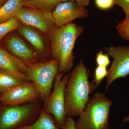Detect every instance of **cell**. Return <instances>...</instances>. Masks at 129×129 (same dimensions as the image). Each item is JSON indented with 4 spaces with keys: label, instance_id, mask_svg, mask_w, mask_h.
I'll list each match as a JSON object with an SVG mask.
<instances>
[{
    "label": "cell",
    "instance_id": "30bf717a",
    "mask_svg": "<svg viewBox=\"0 0 129 129\" xmlns=\"http://www.w3.org/2000/svg\"><path fill=\"white\" fill-rule=\"evenodd\" d=\"M17 30L32 45L39 56L40 62H45L52 59L50 44L46 35L36 28L24 24Z\"/></svg>",
    "mask_w": 129,
    "mask_h": 129
},
{
    "label": "cell",
    "instance_id": "484cf974",
    "mask_svg": "<svg viewBox=\"0 0 129 129\" xmlns=\"http://www.w3.org/2000/svg\"><path fill=\"white\" fill-rule=\"evenodd\" d=\"M123 121L124 122H129V115L127 117L124 118L123 119Z\"/></svg>",
    "mask_w": 129,
    "mask_h": 129
},
{
    "label": "cell",
    "instance_id": "277c9868",
    "mask_svg": "<svg viewBox=\"0 0 129 129\" xmlns=\"http://www.w3.org/2000/svg\"><path fill=\"white\" fill-rule=\"evenodd\" d=\"M42 104L39 99L19 106L0 102V129H16L32 124L39 118Z\"/></svg>",
    "mask_w": 129,
    "mask_h": 129
},
{
    "label": "cell",
    "instance_id": "8fae6325",
    "mask_svg": "<svg viewBox=\"0 0 129 129\" xmlns=\"http://www.w3.org/2000/svg\"><path fill=\"white\" fill-rule=\"evenodd\" d=\"M39 99L34 84L32 81H27L14 86L1 95L0 102L7 105L19 106Z\"/></svg>",
    "mask_w": 129,
    "mask_h": 129
},
{
    "label": "cell",
    "instance_id": "6da1fadb",
    "mask_svg": "<svg viewBox=\"0 0 129 129\" xmlns=\"http://www.w3.org/2000/svg\"><path fill=\"white\" fill-rule=\"evenodd\" d=\"M90 71L80 60L68 74L65 90V109L68 115H79L89 100V95L98 86L89 81Z\"/></svg>",
    "mask_w": 129,
    "mask_h": 129
},
{
    "label": "cell",
    "instance_id": "7a4b0ae2",
    "mask_svg": "<svg viewBox=\"0 0 129 129\" xmlns=\"http://www.w3.org/2000/svg\"><path fill=\"white\" fill-rule=\"evenodd\" d=\"M84 31L82 26L72 22L59 27L55 25L47 35L51 57L58 61L59 73H66L72 70L75 42Z\"/></svg>",
    "mask_w": 129,
    "mask_h": 129
},
{
    "label": "cell",
    "instance_id": "7c38bea8",
    "mask_svg": "<svg viewBox=\"0 0 129 129\" xmlns=\"http://www.w3.org/2000/svg\"><path fill=\"white\" fill-rule=\"evenodd\" d=\"M56 27H61L73 22L77 18H86L89 16L86 8H82L72 1L60 3L52 13Z\"/></svg>",
    "mask_w": 129,
    "mask_h": 129
},
{
    "label": "cell",
    "instance_id": "7402d4cb",
    "mask_svg": "<svg viewBox=\"0 0 129 129\" xmlns=\"http://www.w3.org/2000/svg\"><path fill=\"white\" fill-rule=\"evenodd\" d=\"M95 4L98 8L103 10L111 9L114 6L113 0H95Z\"/></svg>",
    "mask_w": 129,
    "mask_h": 129
},
{
    "label": "cell",
    "instance_id": "2e32d148",
    "mask_svg": "<svg viewBox=\"0 0 129 129\" xmlns=\"http://www.w3.org/2000/svg\"><path fill=\"white\" fill-rule=\"evenodd\" d=\"M61 0H23V6L52 13Z\"/></svg>",
    "mask_w": 129,
    "mask_h": 129
},
{
    "label": "cell",
    "instance_id": "9a60e30c",
    "mask_svg": "<svg viewBox=\"0 0 129 129\" xmlns=\"http://www.w3.org/2000/svg\"><path fill=\"white\" fill-rule=\"evenodd\" d=\"M16 129H62L57 125L52 114H48L42 109L37 120L32 124Z\"/></svg>",
    "mask_w": 129,
    "mask_h": 129
},
{
    "label": "cell",
    "instance_id": "4316f807",
    "mask_svg": "<svg viewBox=\"0 0 129 129\" xmlns=\"http://www.w3.org/2000/svg\"><path fill=\"white\" fill-rule=\"evenodd\" d=\"M6 0H0V7H1L3 5H4V3Z\"/></svg>",
    "mask_w": 129,
    "mask_h": 129
},
{
    "label": "cell",
    "instance_id": "44dd1931",
    "mask_svg": "<svg viewBox=\"0 0 129 129\" xmlns=\"http://www.w3.org/2000/svg\"><path fill=\"white\" fill-rule=\"evenodd\" d=\"M108 55V53H103L102 51L96 53V62L97 66L107 68L111 63Z\"/></svg>",
    "mask_w": 129,
    "mask_h": 129
},
{
    "label": "cell",
    "instance_id": "ffe728a7",
    "mask_svg": "<svg viewBox=\"0 0 129 129\" xmlns=\"http://www.w3.org/2000/svg\"><path fill=\"white\" fill-rule=\"evenodd\" d=\"M108 75V70L107 67L97 66L95 69L94 79L92 82L97 86L101 83L103 79L107 77Z\"/></svg>",
    "mask_w": 129,
    "mask_h": 129
},
{
    "label": "cell",
    "instance_id": "cb8c5ba5",
    "mask_svg": "<svg viewBox=\"0 0 129 129\" xmlns=\"http://www.w3.org/2000/svg\"><path fill=\"white\" fill-rule=\"evenodd\" d=\"M62 129H76L75 122L73 118L70 115H68L66 124Z\"/></svg>",
    "mask_w": 129,
    "mask_h": 129
},
{
    "label": "cell",
    "instance_id": "603a6c76",
    "mask_svg": "<svg viewBox=\"0 0 129 129\" xmlns=\"http://www.w3.org/2000/svg\"><path fill=\"white\" fill-rule=\"evenodd\" d=\"M114 5L120 6L123 9L125 15V17L129 16V0H113Z\"/></svg>",
    "mask_w": 129,
    "mask_h": 129
},
{
    "label": "cell",
    "instance_id": "ba28073f",
    "mask_svg": "<svg viewBox=\"0 0 129 129\" xmlns=\"http://www.w3.org/2000/svg\"><path fill=\"white\" fill-rule=\"evenodd\" d=\"M1 42L2 45L1 46L23 62L27 67L40 62L34 49L16 33L7 35Z\"/></svg>",
    "mask_w": 129,
    "mask_h": 129
},
{
    "label": "cell",
    "instance_id": "5bb4252c",
    "mask_svg": "<svg viewBox=\"0 0 129 129\" xmlns=\"http://www.w3.org/2000/svg\"><path fill=\"white\" fill-rule=\"evenodd\" d=\"M23 0H8L0 7V23L16 17L23 6Z\"/></svg>",
    "mask_w": 129,
    "mask_h": 129
},
{
    "label": "cell",
    "instance_id": "d6986e66",
    "mask_svg": "<svg viewBox=\"0 0 129 129\" xmlns=\"http://www.w3.org/2000/svg\"><path fill=\"white\" fill-rule=\"evenodd\" d=\"M115 28L123 39L129 41V16L118 24Z\"/></svg>",
    "mask_w": 129,
    "mask_h": 129
},
{
    "label": "cell",
    "instance_id": "5b68a950",
    "mask_svg": "<svg viewBox=\"0 0 129 129\" xmlns=\"http://www.w3.org/2000/svg\"><path fill=\"white\" fill-rule=\"evenodd\" d=\"M59 62L55 59L27 66V80L34 84L39 99L44 101L50 95L58 72Z\"/></svg>",
    "mask_w": 129,
    "mask_h": 129
},
{
    "label": "cell",
    "instance_id": "9c48e42d",
    "mask_svg": "<svg viewBox=\"0 0 129 129\" xmlns=\"http://www.w3.org/2000/svg\"><path fill=\"white\" fill-rule=\"evenodd\" d=\"M24 25L39 29L47 35L55 26L52 13L23 6L16 16Z\"/></svg>",
    "mask_w": 129,
    "mask_h": 129
},
{
    "label": "cell",
    "instance_id": "8992f818",
    "mask_svg": "<svg viewBox=\"0 0 129 129\" xmlns=\"http://www.w3.org/2000/svg\"><path fill=\"white\" fill-rule=\"evenodd\" d=\"M68 76V74L58 73L50 95L42 101V110L53 115L56 124L62 129L66 124L68 116L65 109L64 94Z\"/></svg>",
    "mask_w": 129,
    "mask_h": 129
},
{
    "label": "cell",
    "instance_id": "e0dca14e",
    "mask_svg": "<svg viewBox=\"0 0 129 129\" xmlns=\"http://www.w3.org/2000/svg\"><path fill=\"white\" fill-rule=\"evenodd\" d=\"M0 69V96L11 88L26 82Z\"/></svg>",
    "mask_w": 129,
    "mask_h": 129
},
{
    "label": "cell",
    "instance_id": "4fadbf2b",
    "mask_svg": "<svg viewBox=\"0 0 129 129\" xmlns=\"http://www.w3.org/2000/svg\"><path fill=\"white\" fill-rule=\"evenodd\" d=\"M0 69L16 78L28 81L26 75L27 65L1 46Z\"/></svg>",
    "mask_w": 129,
    "mask_h": 129
},
{
    "label": "cell",
    "instance_id": "ac0fdd59",
    "mask_svg": "<svg viewBox=\"0 0 129 129\" xmlns=\"http://www.w3.org/2000/svg\"><path fill=\"white\" fill-rule=\"evenodd\" d=\"M22 24V22L16 17L0 23V42L9 33L17 30Z\"/></svg>",
    "mask_w": 129,
    "mask_h": 129
},
{
    "label": "cell",
    "instance_id": "3957f363",
    "mask_svg": "<svg viewBox=\"0 0 129 129\" xmlns=\"http://www.w3.org/2000/svg\"><path fill=\"white\" fill-rule=\"evenodd\" d=\"M111 99L101 92L89 99L75 122L76 129H109Z\"/></svg>",
    "mask_w": 129,
    "mask_h": 129
},
{
    "label": "cell",
    "instance_id": "d4e9b609",
    "mask_svg": "<svg viewBox=\"0 0 129 129\" xmlns=\"http://www.w3.org/2000/svg\"><path fill=\"white\" fill-rule=\"evenodd\" d=\"M61 2L68 1L75 2L77 3V4L81 8H86V7L89 5L90 1V0H61Z\"/></svg>",
    "mask_w": 129,
    "mask_h": 129
},
{
    "label": "cell",
    "instance_id": "52a82bcc",
    "mask_svg": "<svg viewBox=\"0 0 129 129\" xmlns=\"http://www.w3.org/2000/svg\"><path fill=\"white\" fill-rule=\"evenodd\" d=\"M109 55L113 58V61L108 70L106 91L116 79L124 78L129 75V46H127L104 47Z\"/></svg>",
    "mask_w": 129,
    "mask_h": 129
}]
</instances>
